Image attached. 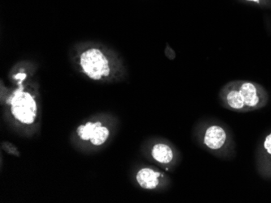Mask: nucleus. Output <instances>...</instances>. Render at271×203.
<instances>
[{
	"label": "nucleus",
	"mask_w": 271,
	"mask_h": 203,
	"mask_svg": "<svg viewBox=\"0 0 271 203\" xmlns=\"http://www.w3.org/2000/svg\"><path fill=\"white\" fill-rule=\"evenodd\" d=\"M164 175L161 172L151 168H142L136 174V181L140 188L146 191H154L160 186Z\"/></svg>",
	"instance_id": "nucleus-7"
},
{
	"label": "nucleus",
	"mask_w": 271,
	"mask_h": 203,
	"mask_svg": "<svg viewBox=\"0 0 271 203\" xmlns=\"http://www.w3.org/2000/svg\"><path fill=\"white\" fill-rule=\"evenodd\" d=\"M222 106L230 111L248 113L243 97L241 96L236 82L228 84L220 92Z\"/></svg>",
	"instance_id": "nucleus-6"
},
{
	"label": "nucleus",
	"mask_w": 271,
	"mask_h": 203,
	"mask_svg": "<svg viewBox=\"0 0 271 203\" xmlns=\"http://www.w3.org/2000/svg\"><path fill=\"white\" fill-rule=\"evenodd\" d=\"M236 83L248 113L266 106L269 101V96L262 86L252 82L238 81Z\"/></svg>",
	"instance_id": "nucleus-4"
},
{
	"label": "nucleus",
	"mask_w": 271,
	"mask_h": 203,
	"mask_svg": "<svg viewBox=\"0 0 271 203\" xmlns=\"http://www.w3.org/2000/svg\"><path fill=\"white\" fill-rule=\"evenodd\" d=\"M13 117L22 124L31 125L36 121L38 105L34 98L28 92L18 90L10 101Z\"/></svg>",
	"instance_id": "nucleus-2"
},
{
	"label": "nucleus",
	"mask_w": 271,
	"mask_h": 203,
	"mask_svg": "<svg viewBox=\"0 0 271 203\" xmlns=\"http://www.w3.org/2000/svg\"><path fill=\"white\" fill-rule=\"evenodd\" d=\"M198 139L202 148L214 156L230 159L234 156V142L228 126L216 120H204L200 122Z\"/></svg>",
	"instance_id": "nucleus-1"
},
{
	"label": "nucleus",
	"mask_w": 271,
	"mask_h": 203,
	"mask_svg": "<svg viewBox=\"0 0 271 203\" xmlns=\"http://www.w3.org/2000/svg\"><path fill=\"white\" fill-rule=\"evenodd\" d=\"M76 133L82 140L90 141L94 146L105 144L110 136V131L100 122H90L86 125H80L76 129Z\"/></svg>",
	"instance_id": "nucleus-5"
},
{
	"label": "nucleus",
	"mask_w": 271,
	"mask_h": 203,
	"mask_svg": "<svg viewBox=\"0 0 271 203\" xmlns=\"http://www.w3.org/2000/svg\"><path fill=\"white\" fill-rule=\"evenodd\" d=\"M2 148L4 150L5 152H8L9 154L13 155V156H19L20 153L15 146L13 144L8 143V142H4L2 144Z\"/></svg>",
	"instance_id": "nucleus-10"
},
{
	"label": "nucleus",
	"mask_w": 271,
	"mask_h": 203,
	"mask_svg": "<svg viewBox=\"0 0 271 203\" xmlns=\"http://www.w3.org/2000/svg\"><path fill=\"white\" fill-rule=\"evenodd\" d=\"M151 156L160 165H168L174 161V151L168 144L158 143L152 147Z\"/></svg>",
	"instance_id": "nucleus-9"
},
{
	"label": "nucleus",
	"mask_w": 271,
	"mask_h": 203,
	"mask_svg": "<svg viewBox=\"0 0 271 203\" xmlns=\"http://www.w3.org/2000/svg\"><path fill=\"white\" fill-rule=\"evenodd\" d=\"M250 1H254V2H256V1H258V0H250Z\"/></svg>",
	"instance_id": "nucleus-12"
},
{
	"label": "nucleus",
	"mask_w": 271,
	"mask_h": 203,
	"mask_svg": "<svg viewBox=\"0 0 271 203\" xmlns=\"http://www.w3.org/2000/svg\"><path fill=\"white\" fill-rule=\"evenodd\" d=\"M258 171L263 178H271V132L263 139L256 156Z\"/></svg>",
	"instance_id": "nucleus-8"
},
{
	"label": "nucleus",
	"mask_w": 271,
	"mask_h": 203,
	"mask_svg": "<svg viewBox=\"0 0 271 203\" xmlns=\"http://www.w3.org/2000/svg\"><path fill=\"white\" fill-rule=\"evenodd\" d=\"M26 77V74H18V75H16L15 78H18L20 79H24Z\"/></svg>",
	"instance_id": "nucleus-11"
},
{
	"label": "nucleus",
	"mask_w": 271,
	"mask_h": 203,
	"mask_svg": "<svg viewBox=\"0 0 271 203\" xmlns=\"http://www.w3.org/2000/svg\"><path fill=\"white\" fill-rule=\"evenodd\" d=\"M80 65L84 72L90 79L98 80L110 74L108 60L99 49H90L80 56Z\"/></svg>",
	"instance_id": "nucleus-3"
}]
</instances>
